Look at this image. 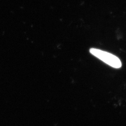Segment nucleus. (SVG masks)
Segmentation results:
<instances>
[{
    "label": "nucleus",
    "instance_id": "f257e3e1",
    "mask_svg": "<svg viewBox=\"0 0 126 126\" xmlns=\"http://www.w3.org/2000/svg\"><path fill=\"white\" fill-rule=\"evenodd\" d=\"M90 53L112 67L119 68L122 65L119 59L110 53L95 48L90 49Z\"/></svg>",
    "mask_w": 126,
    "mask_h": 126
}]
</instances>
